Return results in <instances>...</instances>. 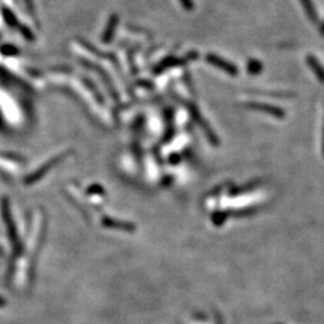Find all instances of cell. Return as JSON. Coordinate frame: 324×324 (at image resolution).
Wrapping results in <instances>:
<instances>
[{"label":"cell","mask_w":324,"mask_h":324,"mask_svg":"<svg viewBox=\"0 0 324 324\" xmlns=\"http://www.w3.org/2000/svg\"><path fill=\"white\" fill-rule=\"evenodd\" d=\"M205 59L209 64H211L215 67L220 68V70L225 71L226 73L231 74V76H237L238 74V68L236 65H233L231 62H228V60L221 58V57L216 56V54L209 53L208 56L205 57Z\"/></svg>","instance_id":"obj_1"},{"label":"cell","mask_w":324,"mask_h":324,"mask_svg":"<svg viewBox=\"0 0 324 324\" xmlns=\"http://www.w3.org/2000/svg\"><path fill=\"white\" fill-rule=\"evenodd\" d=\"M248 107L251 108V110L263 112V113L270 114V116L276 117V118H283L285 117V112H283L281 108L275 107V106L271 105H265V103H258V102H250L248 103Z\"/></svg>","instance_id":"obj_2"},{"label":"cell","mask_w":324,"mask_h":324,"mask_svg":"<svg viewBox=\"0 0 324 324\" xmlns=\"http://www.w3.org/2000/svg\"><path fill=\"white\" fill-rule=\"evenodd\" d=\"M118 22H119V18L117 15H112L110 17V19H108V23H107V27H106L102 35V41L105 42V44H110L112 40H113L117 27H118Z\"/></svg>","instance_id":"obj_3"},{"label":"cell","mask_w":324,"mask_h":324,"mask_svg":"<svg viewBox=\"0 0 324 324\" xmlns=\"http://www.w3.org/2000/svg\"><path fill=\"white\" fill-rule=\"evenodd\" d=\"M306 62H308L309 67L314 71V73L316 74L317 78L320 79V82L324 83V67L320 63V60L315 56H312V54H309V56L306 57Z\"/></svg>","instance_id":"obj_4"},{"label":"cell","mask_w":324,"mask_h":324,"mask_svg":"<svg viewBox=\"0 0 324 324\" xmlns=\"http://www.w3.org/2000/svg\"><path fill=\"white\" fill-rule=\"evenodd\" d=\"M300 2H302V6L310 21L312 23H318L317 11H316V7H315L314 2H312V0H300Z\"/></svg>","instance_id":"obj_5"},{"label":"cell","mask_w":324,"mask_h":324,"mask_svg":"<svg viewBox=\"0 0 324 324\" xmlns=\"http://www.w3.org/2000/svg\"><path fill=\"white\" fill-rule=\"evenodd\" d=\"M1 13H2V17H4L5 22L7 23V25H10V27H12V28H18V25H19L18 19L16 18V16L13 15V12L10 10V8L2 7Z\"/></svg>","instance_id":"obj_6"},{"label":"cell","mask_w":324,"mask_h":324,"mask_svg":"<svg viewBox=\"0 0 324 324\" xmlns=\"http://www.w3.org/2000/svg\"><path fill=\"white\" fill-rule=\"evenodd\" d=\"M246 68H248L249 73L250 74H259L263 70V64L257 59H250L248 62V65H246Z\"/></svg>","instance_id":"obj_7"},{"label":"cell","mask_w":324,"mask_h":324,"mask_svg":"<svg viewBox=\"0 0 324 324\" xmlns=\"http://www.w3.org/2000/svg\"><path fill=\"white\" fill-rule=\"evenodd\" d=\"M18 48L12 45H6L1 47V53L5 56H16V54H18Z\"/></svg>","instance_id":"obj_8"},{"label":"cell","mask_w":324,"mask_h":324,"mask_svg":"<svg viewBox=\"0 0 324 324\" xmlns=\"http://www.w3.org/2000/svg\"><path fill=\"white\" fill-rule=\"evenodd\" d=\"M18 30L19 33L22 34L23 37H25L27 40H34V34L33 31H31L29 28L27 27V25H23V24H19L18 25Z\"/></svg>","instance_id":"obj_9"},{"label":"cell","mask_w":324,"mask_h":324,"mask_svg":"<svg viewBox=\"0 0 324 324\" xmlns=\"http://www.w3.org/2000/svg\"><path fill=\"white\" fill-rule=\"evenodd\" d=\"M179 1L182 2L183 7H184L186 11L194 10V1H192V0H179Z\"/></svg>","instance_id":"obj_10"},{"label":"cell","mask_w":324,"mask_h":324,"mask_svg":"<svg viewBox=\"0 0 324 324\" xmlns=\"http://www.w3.org/2000/svg\"><path fill=\"white\" fill-rule=\"evenodd\" d=\"M25 2V6L28 7V10H29V12L31 15H34V12H35V10H34V4H33V0H24Z\"/></svg>","instance_id":"obj_11"},{"label":"cell","mask_w":324,"mask_h":324,"mask_svg":"<svg viewBox=\"0 0 324 324\" xmlns=\"http://www.w3.org/2000/svg\"><path fill=\"white\" fill-rule=\"evenodd\" d=\"M320 31H321V35L324 36V23H323L322 25H321V29H320Z\"/></svg>","instance_id":"obj_12"},{"label":"cell","mask_w":324,"mask_h":324,"mask_svg":"<svg viewBox=\"0 0 324 324\" xmlns=\"http://www.w3.org/2000/svg\"><path fill=\"white\" fill-rule=\"evenodd\" d=\"M322 147H323V154H324V130H323V145Z\"/></svg>","instance_id":"obj_13"},{"label":"cell","mask_w":324,"mask_h":324,"mask_svg":"<svg viewBox=\"0 0 324 324\" xmlns=\"http://www.w3.org/2000/svg\"><path fill=\"white\" fill-rule=\"evenodd\" d=\"M2 304H4V302H2V299H0V305H2Z\"/></svg>","instance_id":"obj_14"}]
</instances>
